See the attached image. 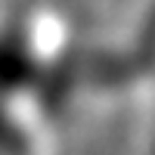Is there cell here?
<instances>
[{"mask_svg": "<svg viewBox=\"0 0 155 155\" xmlns=\"http://www.w3.org/2000/svg\"><path fill=\"white\" fill-rule=\"evenodd\" d=\"M41 53L34 47V37L31 28L25 19L16 22H6L0 28V96L9 99V96H19V93H28L37 68H41Z\"/></svg>", "mask_w": 155, "mask_h": 155, "instance_id": "obj_1", "label": "cell"}, {"mask_svg": "<svg viewBox=\"0 0 155 155\" xmlns=\"http://www.w3.org/2000/svg\"><path fill=\"white\" fill-rule=\"evenodd\" d=\"M78 87H81V47H65L50 62H41L28 93H34L44 115H59L71 102Z\"/></svg>", "mask_w": 155, "mask_h": 155, "instance_id": "obj_2", "label": "cell"}, {"mask_svg": "<svg viewBox=\"0 0 155 155\" xmlns=\"http://www.w3.org/2000/svg\"><path fill=\"white\" fill-rule=\"evenodd\" d=\"M140 81L127 50H112V47H81V87L93 90H121L127 84Z\"/></svg>", "mask_w": 155, "mask_h": 155, "instance_id": "obj_3", "label": "cell"}, {"mask_svg": "<svg viewBox=\"0 0 155 155\" xmlns=\"http://www.w3.org/2000/svg\"><path fill=\"white\" fill-rule=\"evenodd\" d=\"M127 56H130L140 78L155 74V0L149 3V9L143 12V19L137 25V34L127 47Z\"/></svg>", "mask_w": 155, "mask_h": 155, "instance_id": "obj_4", "label": "cell"}, {"mask_svg": "<svg viewBox=\"0 0 155 155\" xmlns=\"http://www.w3.org/2000/svg\"><path fill=\"white\" fill-rule=\"evenodd\" d=\"M34 149V140L22 127V121L9 112L6 99L0 96V152H28Z\"/></svg>", "mask_w": 155, "mask_h": 155, "instance_id": "obj_5", "label": "cell"}]
</instances>
